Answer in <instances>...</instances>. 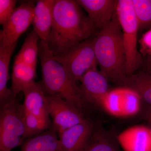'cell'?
<instances>
[{
	"mask_svg": "<svg viewBox=\"0 0 151 151\" xmlns=\"http://www.w3.org/2000/svg\"><path fill=\"white\" fill-rule=\"evenodd\" d=\"M94 24L76 1L56 0L47 45L53 56L62 55L96 35Z\"/></svg>",
	"mask_w": 151,
	"mask_h": 151,
	"instance_id": "1",
	"label": "cell"
},
{
	"mask_svg": "<svg viewBox=\"0 0 151 151\" xmlns=\"http://www.w3.org/2000/svg\"><path fill=\"white\" fill-rule=\"evenodd\" d=\"M94 50L100 72L108 81L124 86L127 77L126 55L116 11L110 24L95 35Z\"/></svg>",
	"mask_w": 151,
	"mask_h": 151,
	"instance_id": "2",
	"label": "cell"
},
{
	"mask_svg": "<svg viewBox=\"0 0 151 151\" xmlns=\"http://www.w3.org/2000/svg\"><path fill=\"white\" fill-rule=\"evenodd\" d=\"M42 80V86L46 95L58 96L82 109L87 103L85 95L76 82L50 51L47 42L39 44Z\"/></svg>",
	"mask_w": 151,
	"mask_h": 151,
	"instance_id": "3",
	"label": "cell"
},
{
	"mask_svg": "<svg viewBox=\"0 0 151 151\" xmlns=\"http://www.w3.org/2000/svg\"><path fill=\"white\" fill-rule=\"evenodd\" d=\"M116 11L122 27L126 55V72L129 76L135 73L144 63L137 49L139 25L132 0L117 1Z\"/></svg>",
	"mask_w": 151,
	"mask_h": 151,
	"instance_id": "4",
	"label": "cell"
},
{
	"mask_svg": "<svg viewBox=\"0 0 151 151\" xmlns=\"http://www.w3.org/2000/svg\"><path fill=\"white\" fill-rule=\"evenodd\" d=\"M22 112L23 105L16 98L1 107L0 151H11L26 138Z\"/></svg>",
	"mask_w": 151,
	"mask_h": 151,
	"instance_id": "5",
	"label": "cell"
},
{
	"mask_svg": "<svg viewBox=\"0 0 151 151\" xmlns=\"http://www.w3.org/2000/svg\"><path fill=\"white\" fill-rule=\"evenodd\" d=\"M95 35L78 44L65 54L53 56L76 83L87 71L98 65L94 50Z\"/></svg>",
	"mask_w": 151,
	"mask_h": 151,
	"instance_id": "6",
	"label": "cell"
},
{
	"mask_svg": "<svg viewBox=\"0 0 151 151\" xmlns=\"http://www.w3.org/2000/svg\"><path fill=\"white\" fill-rule=\"evenodd\" d=\"M47 112L52 122V127L58 135L86 119L81 109L61 97L46 95Z\"/></svg>",
	"mask_w": 151,
	"mask_h": 151,
	"instance_id": "7",
	"label": "cell"
},
{
	"mask_svg": "<svg viewBox=\"0 0 151 151\" xmlns=\"http://www.w3.org/2000/svg\"><path fill=\"white\" fill-rule=\"evenodd\" d=\"M34 5L24 3L16 8L0 32V45L9 46L17 43L19 38L32 24Z\"/></svg>",
	"mask_w": 151,
	"mask_h": 151,
	"instance_id": "8",
	"label": "cell"
},
{
	"mask_svg": "<svg viewBox=\"0 0 151 151\" xmlns=\"http://www.w3.org/2000/svg\"><path fill=\"white\" fill-rule=\"evenodd\" d=\"M94 130L93 124L87 119L65 130L59 135L62 151H84Z\"/></svg>",
	"mask_w": 151,
	"mask_h": 151,
	"instance_id": "9",
	"label": "cell"
},
{
	"mask_svg": "<svg viewBox=\"0 0 151 151\" xmlns=\"http://www.w3.org/2000/svg\"><path fill=\"white\" fill-rule=\"evenodd\" d=\"M80 88L89 103L100 107L111 90L107 78L97 68L90 69L80 80Z\"/></svg>",
	"mask_w": 151,
	"mask_h": 151,
	"instance_id": "10",
	"label": "cell"
},
{
	"mask_svg": "<svg viewBox=\"0 0 151 151\" xmlns=\"http://www.w3.org/2000/svg\"><path fill=\"white\" fill-rule=\"evenodd\" d=\"M99 32L107 27L116 11L117 1L115 0H77Z\"/></svg>",
	"mask_w": 151,
	"mask_h": 151,
	"instance_id": "11",
	"label": "cell"
},
{
	"mask_svg": "<svg viewBox=\"0 0 151 151\" xmlns=\"http://www.w3.org/2000/svg\"><path fill=\"white\" fill-rule=\"evenodd\" d=\"M116 137L124 151H151V134L149 127L134 126Z\"/></svg>",
	"mask_w": 151,
	"mask_h": 151,
	"instance_id": "12",
	"label": "cell"
},
{
	"mask_svg": "<svg viewBox=\"0 0 151 151\" xmlns=\"http://www.w3.org/2000/svg\"><path fill=\"white\" fill-rule=\"evenodd\" d=\"M56 0H40L37 2L34 10L33 30L40 40L47 42L53 20V10Z\"/></svg>",
	"mask_w": 151,
	"mask_h": 151,
	"instance_id": "13",
	"label": "cell"
},
{
	"mask_svg": "<svg viewBox=\"0 0 151 151\" xmlns=\"http://www.w3.org/2000/svg\"><path fill=\"white\" fill-rule=\"evenodd\" d=\"M25 110L37 117L50 121L47 108L46 95L40 82L35 81L23 91Z\"/></svg>",
	"mask_w": 151,
	"mask_h": 151,
	"instance_id": "14",
	"label": "cell"
},
{
	"mask_svg": "<svg viewBox=\"0 0 151 151\" xmlns=\"http://www.w3.org/2000/svg\"><path fill=\"white\" fill-rule=\"evenodd\" d=\"M36 68L15 58L12 75L11 89L15 97L25 88L35 82Z\"/></svg>",
	"mask_w": 151,
	"mask_h": 151,
	"instance_id": "15",
	"label": "cell"
},
{
	"mask_svg": "<svg viewBox=\"0 0 151 151\" xmlns=\"http://www.w3.org/2000/svg\"><path fill=\"white\" fill-rule=\"evenodd\" d=\"M16 43L9 46L0 45V105L1 107L9 103L15 97L7 87L9 79V66L11 56L16 46Z\"/></svg>",
	"mask_w": 151,
	"mask_h": 151,
	"instance_id": "16",
	"label": "cell"
},
{
	"mask_svg": "<svg viewBox=\"0 0 151 151\" xmlns=\"http://www.w3.org/2000/svg\"><path fill=\"white\" fill-rule=\"evenodd\" d=\"M57 134L52 128L29 138L23 144L21 151H62Z\"/></svg>",
	"mask_w": 151,
	"mask_h": 151,
	"instance_id": "17",
	"label": "cell"
},
{
	"mask_svg": "<svg viewBox=\"0 0 151 151\" xmlns=\"http://www.w3.org/2000/svg\"><path fill=\"white\" fill-rule=\"evenodd\" d=\"M124 86L134 90L145 104L151 106V70L145 69L127 76Z\"/></svg>",
	"mask_w": 151,
	"mask_h": 151,
	"instance_id": "18",
	"label": "cell"
},
{
	"mask_svg": "<svg viewBox=\"0 0 151 151\" xmlns=\"http://www.w3.org/2000/svg\"><path fill=\"white\" fill-rule=\"evenodd\" d=\"M116 136L100 127L94 130L88 145L83 151H122Z\"/></svg>",
	"mask_w": 151,
	"mask_h": 151,
	"instance_id": "19",
	"label": "cell"
},
{
	"mask_svg": "<svg viewBox=\"0 0 151 151\" xmlns=\"http://www.w3.org/2000/svg\"><path fill=\"white\" fill-rule=\"evenodd\" d=\"M40 38L34 30L27 36L17 58L36 68L39 53L38 41Z\"/></svg>",
	"mask_w": 151,
	"mask_h": 151,
	"instance_id": "20",
	"label": "cell"
},
{
	"mask_svg": "<svg viewBox=\"0 0 151 151\" xmlns=\"http://www.w3.org/2000/svg\"><path fill=\"white\" fill-rule=\"evenodd\" d=\"M122 117L137 115L142 110V99L133 89L123 86L122 89Z\"/></svg>",
	"mask_w": 151,
	"mask_h": 151,
	"instance_id": "21",
	"label": "cell"
},
{
	"mask_svg": "<svg viewBox=\"0 0 151 151\" xmlns=\"http://www.w3.org/2000/svg\"><path fill=\"white\" fill-rule=\"evenodd\" d=\"M23 120L26 138L33 137L48 129L50 121L42 119L25 111L23 106Z\"/></svg>",
	"mask_w": 151,
	"mask_h": 151,
	"instance_id": "22",
	"label": "cell"
},
{
	"mask_svg": "<svg viewBox=\"0 0 151 151\" xmlns=\"http://www.w3.org/2000/svg\"><path fill=\"white\" fill-rule=\"evenodd\" d=\"M139 30L151 29V0H132Z\"/></svg>",
	"mask_w": 151,
	"mask_h": 151,
	"instance_id": "23",
	"label": "cell"
},
{
	"mask_svg": "<svg viewBox=\"0 0 151 151\" xmlns=\"http://www.w3.org/2000/svg\"><path fill=\"white\" fill-rule=\"evenodd\" d=\"M17 1L0 0V24L3 25L15 9Z\"/></svg>",
	"mask_w": 151,
	"mask_h": 151,
	"instance_id": "24",
	"label": "cell"
},
{
	"mask_svg": "<svg viewBox=\"0 0 151 151\" xmlns=\"http://www.w3.org/2000/svg\"><path fill=\"white\" fill-rule=\"evenodd\" d=\"M140 52L144 56L151 55V29L143 34L139 40Z\"/></svg>",
	"mask_w": 151,
	"mask_h": 151,
	"instance_id": "25",
	"label": "cell"
},
{
	"mask_svg": "<svg viewBox=\"0 0 151 151\" xmlns=\"http://www.w3.org/2000/svg\"><path fill=\"white\" fill-rule=\"evenodd\" d=\"M142 108L141 112L143 119L151 124V106L145 104Z\"/></svg>",
	"mask_w": 151,
	"mask_h": 151,
	"instance_id": "26",
	"label": "cell"
},
{
	"mask_svg": "<svg viewBox=\"0 0 151 151\" xmlns=\"http://www.w3.org/2000/svg\"><path fill=\"white\" fill-rule=\"evenodd\" d=\"M146 69L151 70V55L147 57V59L144 61Z\"/></svg>",
	"mask_w": 151,
	"mask_h": 151,
	"instance_id": "27",
	"label": "cell"
},
{
	"mask_svg": "<svg viewBox=\"0 0 151 151\" xmlns=\"http://www.w3.org/2000/svg\"><path fill=\"white\" fill-rule=\"evenodd\" d=\"M149 129H150V131L151 134V124L150 125V127H149Z\"/></svg>",
	"mask_w": 151,
	"mask_h": 151,
	"instance_id": "28",
	"label": "cell"
}]
</instances>
